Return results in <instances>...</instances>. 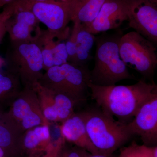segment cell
<instances>
[{"label": "cell", "instance_id": "cell-16", "mask_svg": "<svg viewBox=\"0 0 157 157\" xmlns=\"http://www.w3.org/2000/svg\"><path fill=\"white\" fill-rule=\"evenodd\" d=\"M24 133L9 122L0 123V147L6 157H19L22 155L21 139Z\"/></svg>", "mask_w": 157, "mask_h": 157}, {"label": "cell", "instance_id": "cell-29", "mask_svg": "<svg viewBox=\"0 0 157 157\" xmlns=\"http://www.w3.org/2000/svg\"><path fill=\"white\" fill-rule=\"evenodd\" d=\"M4 113L2 112L0 110V123L2 121L3 118H4Z\"/></svg>", "mask_w": 157, "mask_h": 157}, {"label": "cell", "instance_id": "cell-24", "mask_svg": "<svg viewBox=\"0 0 157 157\" xmlns=\"http://www.w3.org/2000/svg\"><path fill=\"white\" fill-rule=\"evenodd\" d=\"M13 1L14 0H0V8L3 7V6L5 7V6H7L9 3L13 2Z\"/></svg>", "mask_w": 157, "mask_h": 157}, {"label": "cell", "instance_id": "cell-9", "mask_svg": "<svg viewBox=\"0 0 157 157\" xmlns=\"http://www.w3.org/2000/svg\"><path fill=\"white\" fill-rule=\"evenodd\" d=\"M32 87L36 93L43 115L50 124L66 120L75 113V107L79 104L67 95L48 89L38 82Z\"/></svg>", "mask_w": 157, "mask_h": 157}, {"label": "cell", "instance_id": "cell-10", "mask_svg": "<svg viewBox=\"0 0 157 157\" xmlns=\"http://www.w3.org/2000/svg\"><path fill=\"white\" fill-rule=\"evenodd\" d=\"M134 119L127 124L133 136L140 137L143 144L156 146L157 143V90L143 103L135 113Z\"/></svg>", "mask_w": 157, "mask_h": 157}, {"label": "cell", "instance_id": "cell-25", "mask_svg": "<svg viewBox=\"0 0 157 157\" xmlns=\"http://www.w3.org/2000/svg\"><path fill=\"white\" fill-rule=\"evenodd\" d=\"M23 2H42V1H47V0H21ZM56 1H67L69 0H56Z\"/></svg>", "mask_w": 157, "mask_h": 157}, {"label": "cell", "instance_id": "cell-22", "mask_svg": "<svg viewBox=\"0 0 157 157\" xmlns=\"http://www.w3.org/2000/svg\"><path fill=\"white\" fill-rule=\"evenodd\" d=\"M16 1L14 0L13 2L5 6L3 11L0 12V43L7 33L6 24L7 21L13 15L16 9Z\"/></svg>", "mask_w": 157, "mask_h": 157}, {"label": "cell", "instance_id": "cell-8", "mask_svg": "<svg viewBox=\"0 0 157 157\" xmlns=\"http://www.w3.org/2000/svg\"><path fill=\"white\" fill-rule=\"evenodd\" d=\"M17 2L19 6L30 10L39 22L47 27L48 31L67 39L70 34L68 25L72 18L70 1Z\"/></svg>", "mask_w": 157, "mask_h": 157}, {"label": "cell", "instance_id": "cell-19", "mask_svg": "<svg viewBox=\"0 0 157 157\" xmlns=\"http://www.w3.org/2000/svg\"><path fill=\"white\" fill-rule=\"evenodd\" d=\"M76 35V65L86 66L90 60L91 51L96 41L94 35L89 33L82 24L77 22Z\"/></svg>", "mask_w": 157, "mask_h": 157}, {"label": "cell", "instance_id": "cell-27", "mask_svg": "<svg viewBox=\"0 0 157 157\" xmlns=\"http://www.w3.org/2000/svg\"><path fill=\"white\" fill-rule=\"evenodd\" d=\"M0 157H6L5 152L0 147Z\"/></svg>", "mask_w": 157, "mask_h": 157}, {"label": "cell", "instance_id": "cell-20", "mask_svg": "<svg viewBox=\"0 0 157 157\" xmlns=\"http://www.w3.org/2000/svg\"><path fill=\"white\" fill-rule=\"evenodd\" d=\"M155 146L139 145L133 141L129 146L120 148L119 154L117 157H153Z\"/></svg>", "mask_w": 157, "mask_h": 157}, {"label": "cell", "instance_id": "cell-12", "mask_svg": "<svg viewBox=\"0 0 157 157\" xmlns=\"http://www.w3.org/2000/svg\"><path fill=\"white\" fill-rule=\"evenodd\" d=\"M128 0H106L92 22L82 24L86 30L95 35L117 29L128 20Z\"/></svg>", "mask_w": 157, "mask_h": 157}, {"label": "cell", "instance_id": "cell-17", "mask_svg": "<svg viewBox=\"0 0 157 157\" xmlns=\"http://www.w3.org/2000/svg\"><path fill=\"white\" fill-rule=\"evenodd\" d=\"M106 0H70L72 21L87 24L93 21Z\"/></svg>", "mask_w": 157, "mask_h": 157}, {"label": "cell", "instance_id": "cell-4", "mask_svg": "<svg viewBox=\"0 0 157 157\" xmlns=\"http://www.w3.org/2000/svg\"><path fill=\"white\" fill-rule=\"evenodd\" d=\"M38 82L48 89L67 95L80 104L87 98L90 71L86 66L67 63L46 70Z\"/></svg>", "mask_w": 157, "mask_h": 157}, {"label": "cell", "instance_id": "cell-7", "mask_svg": "<svg viewBox=\"0 0 157 157\" xmlns=\"http://www.w3.org/2000/svg\"><path fill=\"white\" fill-rule=\"evenodd\" d=\"M3 120L23 133L34 127L51 124L43 115L36 93L33 87H23L8 112L4 113Z\"/></svg>", "mask_w": 157, "mask_h": 157}, {"label": "cell", "instance_id": "cell-13", "mask_svg": "<svg viewBox=\"0 0 157 157\" xmlns=\"http://www.w3.org/2000/svg\"><path fill=\"white\" fill-rule=\"evenodd\" d=\"M16 1V9L7 22V33L11 42H34L36 38L33 33H40V22L30 10L19 6Z\"/></svg>", "mask_w": 157, "mask_h": 157}, {"label": "cell", "instance_id": "cell-6", "mask_svg": "<svg viewBox=\"0 0 157 157\" xmlns=\"http://www.w3.org/2000/svg\"><path fill=\"white\" fill-rule=\"evenodd\" d=\"M121 59L145 78L153 81L157 65L155 44L145 37L132 31L121 36L119 43Z\"/></svg>", "mask_w": 157, "mask_h": 157}, {"label": "cell", "instance_id": "cell-3", "mask_svg": "<svg viewBox=\"0 0 157 157\" xmlns=\"http://www.w3.org/2000/svg\"><path fill=\"white\" fill-rule=\"evenodd\" d=\"M121 36H104L97 41L94 66L90 71L92 84L109 86L121 80L135 78L121 58L119 43Z\"/></svg>", "mask_w": 157, "mask_h": 157}, {"label": "cell", "instance_id": "cell-18", "mask_svg": "<svg viewBox=\"0 0 157 157\" xmlns=\"http://www.w3.org/2000/svg\"><path fill=\"white\" fill-rule=\"evenodd\" d=\"M22 88L16 74L8 70H0V107H9Z\"/></svg>", "mask_w": 157, "mask_h": 157}, {"label": "cell", "instance_id": "cell-28", "mask_svg": "<svg viewBox=\"0 0 157 157\" xmlns=\"http://www.w3.org/2000/svg\"><path fill=\"white\" fill-rule=\"evenodd\" d=\"M153 157H157V145L154 147V155Z\"/></svg>", "mask_w": 157, "mask_h": 157}, {"label": "cell", "instance_id": "cell-2", "mask_svg": "<svg viewBox=\"0 0 157 157\" xmlns=\"http://www.w3.org/2000/svg\"><path fill=\"white\" fill-rule=\"evenodd\" d=\"M79 113L90 140L100 154H113L133 137L128 130L127 124L116 120L98 106Z\"/></svg>", "mask_w": 157, "mask_h": 157}, {"label": "cell", "instance_id": "cell-5", "mask_svg": "<svg viewBox=\"0 0 157 157\" xmlns=\"http://www.w3.org/2000/svg\"><path fill=\"white\" fill-rule=\"evenodd\" d=\"M7 70L19 77L23 87H32L43 75V58L36 42H11L5 59Z\"/></svg>", "mask_w": 157, "mask_h": 157}, {"label": "cell", "instance_id": "cell-21", "mask_svg": "<svg viewBox=\"0 0 157 157\" xmlns=\"http://www.w3.org/2000/svg\"><path fill=\"white\" fill-rule=\"evenodd\" d=\"M73 22V26L67 38V42H65L66 49L68 56V63L76 65V35H77V24Z\"/></svg>", "mask_w": 157, "mask_h": 157}, {"label": "cell", "instance_id": "cell-1", "mask_svg": "<svg viewBox=\"0 0 157 157\" xmlns=\"http://www.w3.org/2000/svg\"><path fill=\"white\" fill-rule=\"evenodd\" d=\"M90 96L102 111L118 121L128 124L141 105L157 90L154 82L139 80L131 85L103 86L89 82Z\"/></svg>", "mask_w": 157, "mask_h": 157}, {"label": "cell", "instance_id": "cell-26", "mask_svg": "<svg viewBox=\"0 0 157 157\" xmlns=\"http://www.w3.org/2000/svg\"><path fill=\"white\" fill-rule=\"evenodd\" d=\"M6 65V62H5V59L2 58L0 56V70L2 69L4 66Z\"/></svg>", "mask_w": 157, "mask_h": 157}, {"label": "cell", "instance_id": "cell-15", "mask_svg": "<svg viewBox=\"0 0 157 157\" xmlns=\"http://www.w3.org/2000/svg\"><path fill=\"white\" fill-rule=\"evenodd\" d=\"M50 125H40L25 131L21 139L22 154L27 157H42L50 146L52 138Z\"/></svg>", "mask_w": 157, "mask_h": 157}, {"label": "cell", "instance_id": "cell-30", "mask_svg": "<svg viewBox=\"0 0 157 157\" xmlns=\"http://www.w3.org/2000/svg\"><path fill=\"white\" fill-rule=\"evenodd\" d=\"M151 1L155 3V4H157V0H150Z\"/></svg>", "mask_w": 157, "mask_h": 157}, {"label": "cell", "instance_id": "cell-14", "mask_svg": "<svg viewBox=\"0 0 157 157\" xmlns=\"http://www.w3.org/2000/svg\"><path fill=\"white\" fill-rule=\"evenodd\" d=\"M61 123L59 130L65 141L84 149L91 154H100L90 140L80 113H74Z\"/></svg>", "mask_w": 157, "mask_h": 157}, {"label": "cell", "instance_id": "cell-23", "mask_svg": "<svg viewBox=\"0 0 157 157\" xmlns=\"http://www.w3.org/2000/svg\"><path fill=\"white\" fill-rule=\"evenodd\" d=\"M87 157H117L113 154L107 155L102 154H90Z\"/></svg>", "mask_w": 157, "mask_h": 157}, {"label": "cell", "instance_id": "cell-11", "mask_svg": "<svg viewBox=\"0 0 157 157\" xmlns=\"http://www.w3.org/2000/svg\"><path fill=\"white\" fill-rule=\"evenodd\" d=\"M156 4L150 0H128L129 26L155 45L157 42Z\"/></svg>", "mask_w": 157, "mask_h": 157}, {"label": "cell", "instance_id": "cell-31", "mask_svg": "<svg viewBox=\"0 0 157 157\" xmlns=\"http://www.w3.org/2000/svg\"><path fill=\"white\" fill-rule=\"evenodd\" d=\"M58 157H61V156L59 154Z\"/></svg>", "mask_w": 157, "mask_h": 157}]
</instances>
